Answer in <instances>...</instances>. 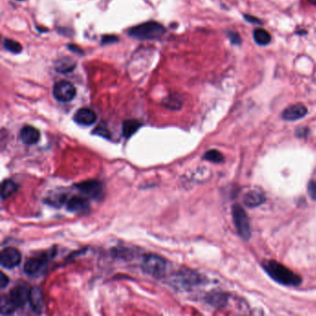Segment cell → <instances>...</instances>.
<instances>
[{
	"label": "cell",
	"mask_w": 316,
	"mask_h": 316,
	"mask_svg": "<svg viewBox=\"0 0 316 316\" xmlns=\"http://www.w3.org/2000/svg\"><path fill=\"white\" fill-rule=\"evenodd\" d=\"M263 267L265 272L279 284L289 287H297L301 283V277L288 269L285 265L273 260L264 261Z\"/></svg>",
	"instance_id": "6da1fadb"
},
{
	"label": "cell",
	"mask_w": 316,
	"mask_h": 316,
	"mask_svg": "<svg viewBox=\"0 0 316 316\" xmlns=\"http://www.w3.org/2000/svg\"><path fill=\"white\" fill-rule=\"evenodd\" d=\"M165 34V28L156 22H148L129 29L128 35L139 40H154Z\"/></svg>",
	"instance_id": "7a4b0ae2"
},
{
	"label": "cell",
	"mask_w": 316,
	"mask_h": 316,
	"mask_svg": "<svg viewBox=\"0 0 316 316\" xmlns=\"http://www.w3.org/2000/svg\"><path fill=\"white\" fill-rule=\"evenodd\" d=\"M232 216H233L234 226L240 238L248 241L251 239L252 232H251V226H250V222H249V218L247 215L246 211L241 206L234 204L232 207Z\"/></svg>",
	"instance_id": "3957f363"
},
{
	"label": "cell",
	"mask_w": 316,
	"mask_h": 316,
	"mask_svg": "<svg viewBox=\"0 0 316 316\" xmlns=\"http://www.w3.org/2000/svg\"><path fill=\"white\" fill-rule=\"evenodd\" d=\"M142 269L151 276L160 277L164 275L166 270V262L161 256L155 254H147L143 258Z\"/></svg>",
	"instance_id": "277c9868"
},
{
	"label": "cell",
	"mask_w": 316,
	"mask_h": 316,
	"mask_svg": "<svg viewBox=\"0 0 316 316\" xmlns=\"http://www.w3.org/2000/svg\"><path fill=\"white\" fill-rule=\"evenodd\" d=\"M53 96L59 102H70L76 96V89L71 83L59 81L53 88Z\"/></svg>",
	"instance_id": "5b68a950"
},
{
	"label": "cell",
	"mask_w": 316,
	"mask_h": 316,
	"mask_svg": "<svg viewBox=\"0 0 316 316\" xmlns=\"http://www.w3.org/2000/svg\"><path fill=\"white\" fill-rule=\"evenodd\" d=\"M22 254L17 249L9 247L2 250L0 253V264L7 269H12L21 264Z\"/></svg>",
	"instance_id": "8992f818"
},
{
	"label": "cell",
	"mask_w": 316,
	"mask_h": 316,
	"mask_svg": "<svg viewBox=\"0 0 316 316\" xmlns=\"http://www.w3.org/2000/svg\"><path fill=\"white\" fill-rule=\"evenodd\" d=\"M47 259L45 255L31 258L24 264V272L29 276H38L47 269Z\"/></svg>",
	"instance_id": "52a82bcc"
},
{
	"label": "cell",
	"mask_w": 316,
	"mask_h": 316,
	"mask_svg": "<svg viewBox=\"0 0 316 316\" xmlns=\"http://www.w3.org/2000/svg\"><path fill=\"white\" fill-rule=\"evenodd\" d=\"M76 188L82 192L87 195L88 198L91 199H99L103 193V188L101 183L97 180H88V181L81 182L76 185Z\"/></svg>",
	"instance_id": "ba28073f"
},
{
	"label": "cell",
	"mask_w": 316,
	"mask_h": 316,
	"mask_svg": "<svg viewBox=\"0 0 316 316\" xmlns=\"http://www.w3.org/2000/svg\"><path fill=\"white\" fill-rule=\"evenodd\" d=\"M29 294L30 289L23 285H20L12 288L9 297L18 309V308L24 307V305L26 304V302L29 301Z\"/></svg>",
	"instance_id": "9c48e42d"
},
{
	"label": "cell",
	"mask_w": 316,
	"mask_h": 316,
	"mask_svg": "<svg viewBox=\"0 0 316 316\" xmlns=\"http://www.w3.org/2000/svg\"><path fill=\"white\" fill-rule=\"evenodd\" d=\"M308 113V110L303 104L298 103L295 105L289 106L282 113V118L286 121H297L304 117Z\"/></svg>",
	"instance_id": "30bf717a"
},
{
	"label": "cell",
	"mask_w": 316,
	"mask_h": 316,
	"mask_svg": "<svg viewBox=\"0 0 316 316\" xmlns=\"http://www.w3.org/2000/svg\"><path fill=\"white\" fill-rule=\"evenodd\" d=\"M73 120L75 123L80 125L89 126L97 121V115L92 110L88 108H83L76 111V113L73 116Z\"/></svg>",
	"instance_id": "8fae6325"
},
{
	"label": "cell",
	"mask_w": 316,
	"mask_h": 316,
	"mask_svg": "<svg viewBox=\"0 0 316 316\" xmlns=\"http://www.w3.org/2000/svg\"><path fill=\"white\" fill-rule=\"evenodd\" d=\"M20 137H21V140L23 141L24 144L28 145V146H32L39 141L40 132L34 126L25 125L24 128L21 130Z\"/></svg>",
	"instance_id": "7c38bea8"
},
{
	"label": "cell",
	"mask_w": 316,
	"mask_h": 316,
	"mask_svg": "<svg viewBox=\"0 0 316 316\" xmlns=\"http://www.w3.org/2000/svg\"><path fill=\"white\" fill-rule=\"evenodd\" d=\"M29 303L34 312L41 313L44 308V297L40 288L32 287L30 289Z\"/></svg>",
	"instance_id": "4fadbf2b"
},
{
	"label": "cell",
	"mask_w": 316,
	"mask_h": 316,
	"mask_svg": "<svg viewBox=\"0 0 316 316\" xmlns=\"http://www.w3.org/2000/svg\"><path fill=\"white\" fill-rule=\"evenodd\" d=\"M265 201V196L263 192L258 190H252L244 196L243 202L249 208H255L262 205Z\"/></svg>",
	"instance_id": "5bb4252c"
},
{
	"label": "cell",
	"mask_w": 316,
	"mask_h": 316,
	"mask_svg": "<svg viewBox=\"0 0 316 316\" xmlns=\"http://www.w3.org/2000/svg\"><path fill=\"white\" fill-rule=\"evenodd\" d=\"M89 208V201L81 197H73L68 200L67 209L71 212H81Z\"/></svg>",
	"instance_id": "9a60e30c"
},
{
	"label": "cell",
	"mask_w": 316,
	"mask_h": 316,
	"mask_svg": "<svg viewBox=\"0 0 316 316\" xmlns=\"http://www.w3.org/2000/svg\"><path fill=\"white\" fill-rule=\"evenodd\" d=\"M76 63L70 57H64L59 59L55 65V70L60 73H69L75 69Z\"/></svg>",
	"instance_id": "2e32d148"
},
{
	"label": "cell",
	"mask_w": 316,
	"mask_h": 316,
	"mask_svg": "<svg viewBox=\"0 0 316 316\" xmlns=\"http://www.w3.org/2000/svg\"><path fill=\"white\" fill-rule=\"evenodd\" d=\"M17 184L11 179L4 180L1 186V198L2 199H6L10 198L12 195L17 191Z\"/></svg>",
	"instance_id": "e0dca14e"
},
{
	"label": "cell",
	"mask_w": 316,
	"mask_h": 316,
	"mask_svg": "<svg viewBox=\"0 0 316 316\" xmlns=\"http://www.w3.org/2000/svg\"><path fill=\"white\" fill-rule=\"evenodd\" d=\"M141 127V123L136 120H127L123 123V134L124 137L129 138L136 133V131Z\"/></svg>",
	"instance_id": "ac0fdd59"
},
{
	"label": "cell",
	"mask_w": 316,
	"mask_h": 316,
	"mask_svg": "<svg viewBox=\"0 0 316 316\" xmlns=\"http://www.w3.org/2000/svg\"><path fill=\"white\" fill-rule=\"evenodd\" d=\"M254 41L260 46H266L271 42V35L264 29H256L253 32Z\"/></svg>",
	"instance_id": "d6986e66"
},
{
	"label": "cell",
	"mask_w": 316,
	"mask_h": 316,
	"mask_svg": "<svg viewBox=\"0 0 316 316\" xmlns=\"http://www.w3.org/2000/svg\"><path fill=\"white\" fill-rule=\"evenodd\" d=\"M207 301L212 306L223 307L227 302V297L224 293H213L207 298Z\"/></svg>",
	"instance_id": "ffe728a7"
},
{
	"label": "cell",
	"mask_w": 316,
	"mask_h": 316,
	"mask_svg": "<svg viewBox=\"0 0 316 316\" xmlns=\"http://www.w3.org/2000/svg\"><path fill=\"white\" fill-rule=\"evenodd\" d=\"M17 308L13 304L12 299L9 296H3L0 300V310L1 314H11L14 312Z\"/></svg>",
	"instance_id": "44dd1931"
},
{
	"label": "cell",
	"mask_w": 316,
	"mask_h": 316,
	"mask_svg": "<svg viewBox=\"0 0 316 316\" xmlns=\"http://www.w3.org/2000/svg\"><path fill=\"white\" fill-rule=\"evenodd\" d=\"M203 159L208 162H211V163L221 164L223 162L224 158H223V155L220 151H218L216 149H211V150L205 153V155L203 156Z\"/></svg>",
	"instance_id": "7402d4cb"
},
{
	"label": "cell",
	"mask_w": 316,
	"mask_h": 316,
	"mask_svg": "<svg viewBox=\"0 0 316 316\" xmlns=\"http://www.w3.org/2000/svg\"><path fill=\"white\" fill-rule=\"evenodd\" d=\"M3 45H4V47L6 48L7 50L12 53H15V54H18L23 50V47L19 42L12 40V39H9V38H6L4 40Z\"/></svg>",
	"instance_id": "603a6c76"
},
{
	"label": "cell",
	"mask_w": 316,
	"mask_h": 316,
	"mask_svg": "<svg viewBox=\"0 0 316 316\" xmlns=\"http://www.w3.org/2000/svg\"><path fill=\"white\" fill-rule=\"evenodd\" d=\"M164 106L171 110H179L181 108L182 102L177 98H168L164 100Z\"/></svg>",
	"instance_id": "cb8c5ba5"
},
{
	"label": "cell",
	"mask_w": 316,
	"mask_h": 316,
	"mask_svg": "<svg viewBox=\"0 0 316 316\" xmlns=\"http://www.w3.org/2000/svg\"><path fill=\"white\" fill-rule=\"evenodd\" d=\"M227 35H228L230 41L233 45H240L241 44V38H240V35L238 33H235V32H228Z\"/></svg>",
	"instance_id": "d4e9b609"
},
{
	"label": "cell",
	"mask_w": 316,
	"mask_h": 316,
	"mask_svg": "<svg viewBox=\"0 0 316 316\" xmlns=\"http://www.w3.org/2000/svg\"><path fill=\"white\" fill-rule=\"evenodd\" d=\"M308 194L310 199L316 200V180L310 181L308 186Z\"/></svg>",
	"instance_id": "484cf974"
},
{
	"label": "cell",
	"mask_w": 316,
	"mask_h": 316,
	"mask_svg": "<svg viewBox=\"0 0 316 316\" xmlns=\"http://www.w3.org/2000/svg\"><path fill=\"white\" fill-rule=\"evenodd\" d=\"M94 133L95 134H97V135H101V136H103V137H105V138L111 137L110 132H109L107 129L102 127V126H100V127L95 129Z\"/></svg>",
	"instance_id": "4316f807"
},
{
	"label": "cell",
	"mask_w": 316,
	"mask_h": 316,
	"mask_svg": "<svg viewBox=\"0 0 316 316\" xmlns=\"http://www.w3.org/2000/svg\"><path fill=\"white\" fill-rule=\"evenodd\" d=\"M244 18H245V20H246L247 22H249V23H251L252 24H262V22L257 19L256 17H254V16H252V15H248V14H245L244 15Z\"/></svg>",
	"instance_id": "83f0119b"
},
{
	"label": "cell",
	"mask_w": 316,
	"mask_h": 316,
	"mask_svg": "<svg viewBox=\"0 0 316 316\" xmlns=\"http://www.w3.org/2000/svg\"><path fill=\"white\" fill-rule=\"evenodd\" d=\"M308 134H309V129L306 128V127H301V128H299L296 131V135L300 138L305 137Z\"/></svg>",
	"instance_id": "f1b7e54d"
},
{
	"label": "cell",
	"mask_w": 316,
	"mask_h": 316,
	"mask_svg": "<svg viewBox=\"0 0 316 316\" xmlns=\"http://www.w3.org/2000/svg\"><path fill=\"white\" fill-rule=\"evenodd\" d=\"M117 40L118 39L116 36H112V35H106V36H103L102 44H111V43L116 42Z\"/></svg>",
	"instance_id": "f546056e"
},
{
	"label": "cell",
	"mask_w": 316,
	"mask_h": 316,
	"mask_svg": "<svg viewBox=\"0 0 316 316\" xmlns=\"http://www.w3.org/2000/svg\"><path fill=\"white\" fill-rule=\"evenodd\" d=\"M9 282H10V279H9V277L7 276L4 273H1V279H0V287H2V288H4V287H6L8 286V284H9Z\"/></svg>",
	"instance_id": "4dcf8cb0"
},
{
	"label": "cell",
	"mask_w": 316,
	"mask_h": 316,
	"mask_svg": "<svg viewBox=\"0 0 316 316\" xmlns=\"http://www.w3.org/2000/svg\"><path fill=\"white\" fill-rule=\"evenodd\" d=\"M69 49L73 51L74 53H78V54H83V50L81 48L75 46V45H69Z\"/></svg>",
	"instance_id": "1f68e13d"
},
{
	"label": "cell",
	"mask_w": 316,
	"mask_h": 316,
	"mask_svg": "<svg viewBox=\"0 0 316 316\" xmlns=\"http://www.w3.org/2000/svg\"><path fill=\"white\" fill-rule=\"evenodd\" d=\"M18 1H24V0H18Z\"/></svg>",
	"instance_id": "d6a6232c"
},
{
	"label": "cell",
	"mask_w": 316,
	"mask_h": 316,
	"mask_svg": "<svg viewBox=\"0 0 316 316\" xmlns=\"http://www.w3.org/2000/svg\"><path fill=\"white\" fill-rule=\"evenodd\" d=\"M314 4H315V6H316V0H315V2H314Z\"/></svg>",
	"instance_id": "836d02e7"
}]
</instances>
